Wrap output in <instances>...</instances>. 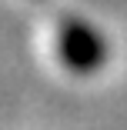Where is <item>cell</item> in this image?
Masks as SVG:
<instances>
[{"label":"cell","mask_w":127,"mask_h":130,"mask_svg":"<svg viewBox=\"0 0 127 130\" xmlns=\"http://www.w3.org/2000/svg\"><path fill=\"white\" fill-rule=\"evenodd\" d=\"M57 57L67 70L74 73H94L107 63V40L100 37L94 23L80 17H64L57 23Z\"/></svg>","instance_id":"obj_1"}]
</instances>
